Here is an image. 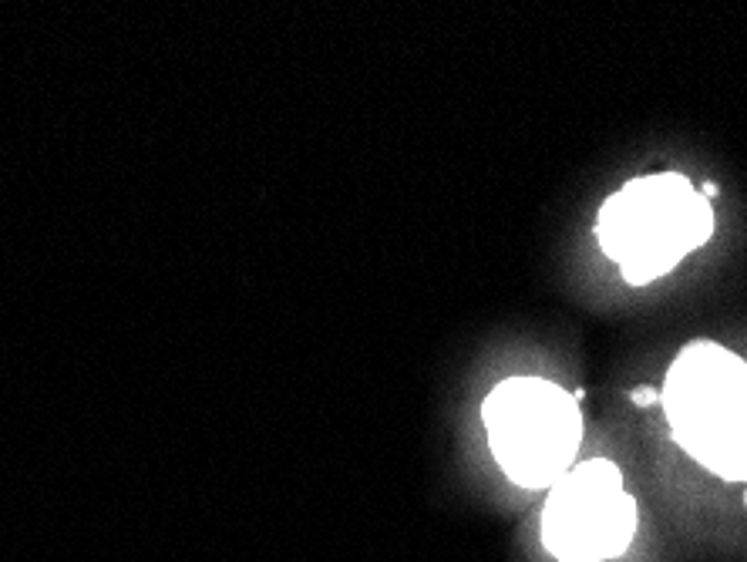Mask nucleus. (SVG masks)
Instances as JSON below:
<instances>
[{
	"instance_id": "1",
	"label": "nucleus",
	"mask_w": 747,
	"mask_h": 562,
	"mask_svg": "<svg viewBox=\"0 0 747 562\" xmlns=\"http://www.w3.org/2000/svg\"><path fill=\"white\" fill-rule=\"evenodd\" d=\"M714 233V209L680 172L630 179L603 202L596 239L630 287L667 276Z\"/></svg>"
},
{
	"instance_id": "2",
	"label": "nucleus",
	"mask_w": 747,
	"mask_h": 562,
	"mask_svg": "<svg viewBox=\"0 0 747 562\" xmlns=\"http://www.w3.org/2000/svg\"><path fill=\"white\" fill-rule=\"evenodd\" d=\"M670 435L727 482H747V361L714 340H694L670 364L660 391Z\"/></svg>"
},
{
	"instance_id": "3",
	"label": "nucleus",
	"mask_w": 747,
	"mask_h": 562,
	"mask_svg": "<svg viewBox=\"0 0 747 562\" xmlns=\"http://www.w3.org/2000/svg\"><path fill=\"white\" fill-rule=\"evenodd\" d=\"M498 468L519 488H552L573 468L583 441L579 401L542 377H509L482 404Z\"/></svg>"
},
{
	"instance_id": "4",
	"label": "nucleus",
	"mask_w": 747,
	"mask_h": 562,
	"mask_svg": "<svg viewBox=\"0 0 747 562\" xmlns=\"http://www.w3.org/2000/svg\"><path fill=\"white\" fill-rule=\"evenodd\" d=\"M636 499L623 472L606 458L573 465L549 488L542 509V546L559 562H606L630 549L636 536Z\"/></svg>"
},
{
	"instance_id": "5",
	"label": "nucleus",
	"mask_w": 747,
	"mask_h": 562,
	"mask_svg": "<svg viewBox=\"0 0 747 562\" xmlns=\"http://www.w3.org/2000/svg\"><path fill=\"white\" fill-rule=\"evenodd\" d=\"M630 398H633V404H643V408H647V404H657L660 401V391L657 388H636Z\"/></svg>"
},
{
	"instance_id": "6",
	"label": "nucleus",
	"mask_w": 747,
	"mask_h": 562,
	"mask_svg": "<svg viewBox=\"0 0 747 562\" xmlns=\"http://www.w3.org/2000/svg\"><path fill=\"white\" fill-rule=\"evenodd\" d=\"M700 196H704V199H714V196H717V186H714V182H704V189H700Z\"/></svg>"
}]
</instances>
